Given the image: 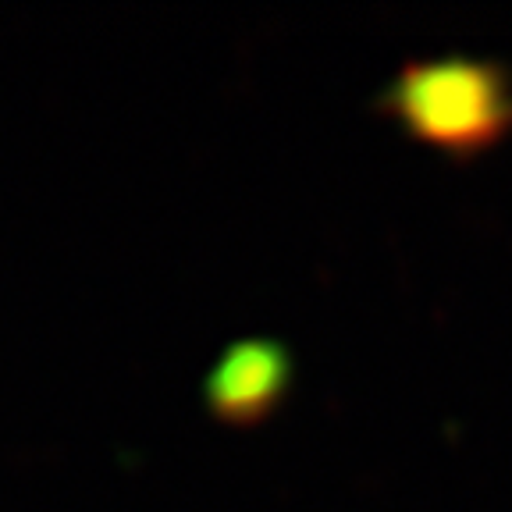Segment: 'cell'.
I'll return each instance as SVG.
<instances>
[{
	"label": "cell",
	"mask_w": 512,
	"mask_h": 512,
	"mask_svg": "<svg viewBox=\"0 0 512 512\" xmlns=\"http://www.w3.org/2000/svg\"><path fill=\"white\" fill-rule=\"evenodd\" d=\"M281 384V356L264 345L256 349L232 352L224 367L214 377V399L224 406V413L235 416L239 406L256 409V402L274 399Z\"/></svg>",
	"instance_id": "obj_2"
},
{
	"label": "cell",
	"mask_w": 512,
	"mask_h": 512,
	"mask_svg": "<svg viewBox=\"0 0 512 512\" xmlns=\"http://www.w3.org/2000/svg\"><path fill=\"white\" fill-rule=\"evenodd\" d=\"M399 118L434 146L477 150L512 125V86L495 64H416L392 89Z\"/></svg>",
	"instance_id": "obj_1"
}]
</instances>
